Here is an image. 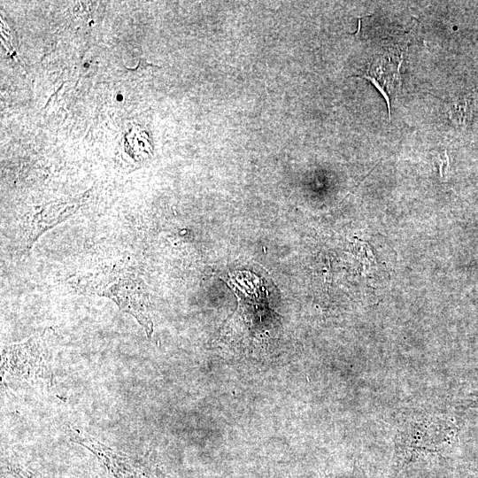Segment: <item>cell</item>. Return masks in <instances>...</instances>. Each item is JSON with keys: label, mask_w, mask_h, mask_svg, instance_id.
I'll use <instances>...</instances> for the list:
<instances>
[{"label": "cell", "mask_w": 478, "mask_h": 478, "mask_svg": "<svg viewBox=\"0 0 478 478\" xmlns=\"http://www.w3.org/2000/svg\"><path fill=\"white\" fill-rule=\"evenodd\" d=\"M48 352L40 335L2 350V368L22 379L45 378L48 374Z\"/></svg>", "instance_id": "obj_4"}, {"label": "cell", "mask_w": 478, "mask_h": 478, "mask_svg": "<svg viewBox=\"0 0 478 478\" xmlns=\"http://www.w3.org/2000/svg\"><path fill=\"white\" fill-rule=\"evenodd\" d=\"M72 439L96 455L115 478H172L150 460L112 449L86 433L73 430Z\"/></svg>", "instance_id": "obj_2"}, {"label": "cell", "mask_w": 478, "mask_h": 478, "mask_svg": "<svg viewBox=\"0 0 478 478\" xmlns=\"http://www.w3.org/2000/svg\"><path fill=\"white\" fill-rule=\"evenodd\" d=\"M84 197L31 207L19 220V237L23 252H28L46 231L70 218L81 206Z\"/></svg>", "instance_id": "obj_3"}, {"label": "cell", "mask_w": 478, "mask_h": 478, "mask_svg": "<svg viewBox=\"0 0 478 478\" xmlns=\"http://www.w3.org/2000/svg\"><path fill=\"white\" fill-rule=\"evenodd\" d=\"M1 478H43L33 472L15 465H5L2 467Z\"/></svg>", "instance_id": "obj_5"}, {"label": "cell", "mask_w": 478, "mask_h": 478, "mask_svg": "<svg viewBox=\"0 0 478 478\" xmlns=\"http://www.w3.org/2000/svg\"><path fill=\"white\" fill-rule=\"evenodd\" d=\"M71 282L81 293L110 298L120 309L133 316L149 337L151 335L153 322L146 285L130 258L104 265L73 277Z\"/></svg>", "instance_id": "obj_1"}]
</instances>
